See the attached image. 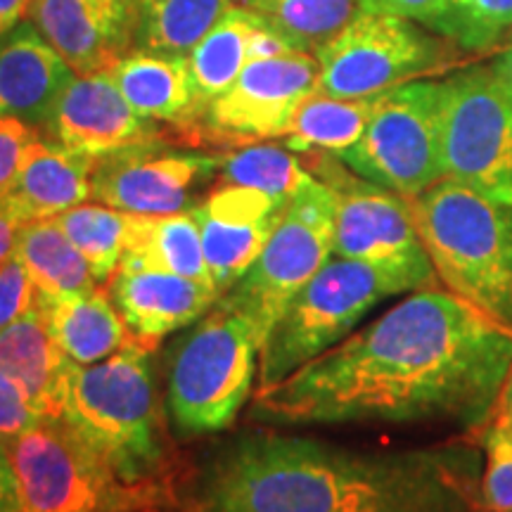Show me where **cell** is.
I'll list each match as a JSON object with an SVG mask.
<instances>
[{
  "label": "cell",
  "instance_id": "obj_26",
  "mask_svg": "<svg viewBox=\"0 0 512 512\" xmlns=\"http://www.w3.org/2000/svg\"><path fill=\"white\" fill-rule=\"evenodd\" d=\"M228 8L230 0H133V38L143 50L188 57Z\"/></svg>",
  "mask_w": 512,
  "mask_h": 512
},
{
  "label": "cell",
  "instance_id": "obj_17",
  "mask_svg": "<svg viewBox=\"0 0 512 512\" xmlns=\"http://www.w3.org/2000/svg\"><path fill=\"white\" fill-rule=\"evenodd\" d=\"M107 292L133 342L145 349L157 347L171 332L185 330L221 299V292L209 285L133 264H119L107 280Z\"/></svg>",
  "mask_w": 512,
  "mask_h": 512
},
{
  "label": "cell",
  "instance_id": "obj_30",
  "mask_svg": "<svg viewBox=\"0 0 512 512\" xmlns=\"http://www.w3.org/2000/svg\"><path fill=\"white\" fill-rule=\"evenodd\" d=\"M309 178L311 174L304 162L290 147L266 143H249L228 155H219V171H216V183L259 190L280 202H290Z\"/></svg>",
  "mask_w": 512,
  "mask_h": 512
},
{
  "label": "cell",
  "instance_id": "obj_37",
  "mask_svg": "<svg viewBox=\"0 0 512 512\" xmlns=\"http://www.w3.org/2000/svg\"><path fill=\"white\" fill-rule=\"evenodd\" d=\"M441 0H358V10L373 12V15H392L413 19V22L430 27V22L437 17Z\"/></svg>",
  "mask_w": 512,
  "mask_h": 512
},
{
  "label": "cell",
  "instance_id": "obj_32",
  "mask_svg": "<svg viewBox=\"0 0 512 512\" xmlns=\"http://www.w3.org/2000/svg\"><path fill=\"white\" fill-rule=\"evenodd\" d=\"M427 29L467 53H484L512 31V0H441Z\"/></svg>",
  "mask_w": 512,
  "mask_h": 512
},
{
  "label": "cell",
  "instance_id": "obj_21",
  "mask_svg": "<svg viewBox=\"0 0 512 512\" xmlns=\"http://www.w3.org/2000/svg\"><path fill=\"white\" fill-rule=\"evenodd\" d=\"M285 50L283 38L273 34L252 10L230 5L226 15L188 53V67L202 114L238 81L249 62Z\"/></svg>",
  "mask_w": 512,
  "mask_h": 512
},
{
  "label": "cell",
  "instance_id": "obj_20",
  "mask_svg": "<svg viewBox=\"0 0 512 512\" xmlns=\"http://www.w3.org/2000/svg\"><path fill=\"white\" fill-rule=\"evenodd\" d=\"M74 366L50 332L41 306L0 332V370L19 384L41 418H62Z\"/></svg>",
  "mask_w": 512,
  "mask_h": 512
},
{
  "label": "cell",
  "instance_id": "obj_29",
  "mask_svg": "<svg viewBox=\"0 0 512 512\" xmlns=\"http://www.w3.org/2000/svg\"><path fill=\"white\" fill-rule=\"evenodd\" d=\"M273 34L292 50L316 53L358 12V0H245Z\"/></svg>",
  "mask_w": 512,
  "mask_h": 512
},
{
  "label": "cell",
  "instance_id": "obj_14",
  "mask_svg": "<svg viewBox=\"0 0 512 512\" xmlns=\"http://www.w3.org/2000/svg\"><path fill=\"white\" fill-rule=\"evenodd\" d=\"M219 155L159 150L157 143L100 157L93 200L138 216H171L200 204L202 185L216 178Z\"/></svg>",
  "mask_w": 512,
  "mask_h": 512
},
{
  "label": "cell",
  "instance_id": "obj_16",
  "mask_svg": "<svg viewBox=\"0 0 512 512\" xmlns=\"http://www.w3.org/2000/svg\"><path fill=\"white\" fill-rule=\"evenodd\" d=\"M27 22L36 27L74 74L110 69L133 38L128 0H31Z\"/></svg>",
  "mask_w": 512,
  "mask_h": 512
},
{
  "label": "cell",
  "instance_id": "obj_24",
  "mask_svg": "<svg viewBox=\"0 0 512 512\" xmlns=\"http://www.w3.org/2000/svg\"><path fill=\"white\" fill-rule=\"evenodd\" d=\"M15 259L27 268L38 299L43 302L93 292L100 285L88 261L62 233L55 219L19 226Z\"/></svg>",
  "mask_w": 512,
  "mask_h": 512
},
{
  "label": "cell",
  "instance_id": "obj_7",
  "mask_svg": "<svg viewBox=\"0 0 512 512\" xmlns=\"http://www.w3.org/2000/svg\"><path fill=\"white\" fill-rule=\"evenodd\" d=\"M411 287L382 268L351 259H330L287 304L259 349L256 392L335 347L377 304Z\"/></svg>",
  "mask_w": 512,
  "mask_h": 512
},
{
  "label": "cell",
  "instance_id": "obj_3",
  "mask_svg": "<svg viewBox=\"0 0 512 512\" xmlns=\"http://www.w3.org/2000/svg\"><path fill=\"white\" fill-rule=\"evenodd\" d=\"M150 349L131 342L93 366H74L62 418L126 484L169 494V446Z\"/></svg>",
  "mask_w": 512,
  "mask_h": 512
},
{
  "label": "cell",
  "instance_id": "obj_6",
  "mask_svg": "<svg viewBox=\"0 0 512 512\" xmlns=\"http://www.w3.org/2000/svg\"><path fill=\"white\" fill-rule=\"evenodd\" d=\"M17 512H155L169 494L126 484L64 418H41L5 444Z\"/></svg>",
  "mask_w": 512,
  "mask_h": 512
},
{
  "label": "cell",
  "instance_id": "obj_9",
  "mask_svg": "<svg viewBox=\"0 0 512 512\" xmlns=\"http://www.w3.org/2000/svg\"><path fill=\"white\" fill-rule=\"evenodd\" d=\"M306 171L335 195V254L396 275L415 290L441 287L406 197L356 176L330 152H306Z\"/></svg>",
  "mask_w": 512,
  "mask_h": 512
},
{
  "label": "cell",
  "instance_id": "obj_12",
  "mask_svg": "<svg viewBox=\"0 0 512 512\" xmlns=\"http://www.w3.org/2000/svg\"><path fill=\"white\" fill-rule=\"evenodd\" d=\"M446 178L512 204V105L486 67L441 79Z\"/></svg>",
  "mask_w": 512,
  "mask_h": 512
},
{
  "label": "cell",
  "instance_id": "obj_43",
  "mask_svg": "<svg viewBox=\"0 0 512 512\" xmlns=\"http://www.w3.org/2000/svg\"><path fill=\"white\" fill-rule=\"evenodd\" d=\"M117 3H121V0H117Z\"/></svg>",
  "mask_w": 512,
  "mask_h": 512
},
{
  "label": "cell",
  "instance_id": "obj_4",
  "mask_svg": "<svg viewBox=\"0 0 512 512\" xmlns=\"http://www.w3.org/2000/svg\"><path fill=\"white\" fill-rule=\"evenodd\" d=\"M408 204L439 285L512 330V204L451 178Z\"/></svg>",
  "mask_w": 512,
  "mask_h": 512
},
{
  "label": "cell",
  "instance_id": "obj_27",
  "mask_svg": "<svg viewBox=\"0 0 512 512\" xmlns=\"http://www.w3.org/2000/svg\"><path fill=\"white\" fill-rule=\"evenodd\" d=\"M380 95L375 98H332L325 93H311L294 112L287 128L285 145L292 152H339L358 143L366 131L370 117L375 114Z\"/></svg>",
  "mask_w": 512,
  "mask_h": 512
},
{
  "label": "cell",
  "instance_id": "obj_42",
  "mask_svg": "<svg viewBox=\"0 0 512 512\" xmlns=\"http://www.w3.org/2000/svg\"><path fill=\"white\" fill-rule=\"evenodd\" d=\"M31 0H0V36L15 29L19 19L27 17V8Z\"/></svg>",
  "mask_w": 512,
  "mask_h": 512
},
{
  "label": "cell",
  "instance_id": "obj_41",
  "mask_svg": "<svg viewBox=\"0 0 512 512\" xmlns=\"http://www.w3.org/2000/svg\"><path fill=\"white\" fill-rule=\"evenodd\" d=\"M17 233L19 223L15 219H10V216L0 209V264H5V261L15 256Z\"/></svg>",
  "mask_w": 512,
  "mask_h": 512
},
{
  "label": "cell",
  "instance_id": "obj_31",
  "mask_svg": "<svg viewBox=\"0 0 512 512\" xmlns=\"http://www.w3.org/2000/svg\"><path fill=\"white\" fill-rule=\"evenodd\" d=\"M202 230L204 259H207L211 280L221 294L228 292L249 271V266L259 259L261 249L271 238L273 228L280 219L271 221H223L204 214L202 209H192Z\"/></svg>",
  "mask_w": 512,
  "mask_h": 512
},
{
  "label": "cell",
  "instance_id": "obj_10",
  "mask_svg": "<svg viewBox=\"0 0 512 512\" xmlns=\"http://www.w3.org/2000/svg\"><path fill=\"white\" fill-rule=\"evenodd\" d=\"M335 157L406 200L444 181L441 81L418 79L382 93L358 143Z\"/></svg>",
  "mask_w": 512,
  "mask_h": 512
},
{
  "label": "cell",
  "instance_id": "obj_44",
  "mask_svg": "<svg viewBox=\"0 0 512 512\" xmlns=\"http://www.w3.org/2000/svg\"><path fill=\"white\" fill-rule=\"evenodd\" d=\"M242 3H245V0H242Z\"/></svg>",
  "mask_w": 512,
  "mask_h": 512
},
{
  "label": "cell",
  "instance_id": "obj_5",
  "mask_svg": "<svg viewBox=\"0 0 512 512\" xmlns=\"http://www.w3.org/2000/svg\"><path fill=\"white\" fill-rule=\"evenodd\" d=\"M259 342L238 311L216 302L166 356V406L181 437L221 432L254 387Z\"/></svg>",
  "mask_w": 512,
  "mask_h": 512
},
{
  "label": "cell",
  "instance_id": "obj_8",
  "mask_svg": "<svg viewBox=\"0 0 512 512\" xmlns=\"http://www.w3.org/2000/svg\"><path fill=\"white\" fill-rule=\"evenodd\" d=\"M335 254V195L311 176L287 204L278 226L249 271L221 294L238 311L256 342H266L287 304Z\"/></svg>",
  "mask_w": 512,
  "mask_h": 512
},
{
  "label": "cell",
  "instance_id": "obj_40",
  "mask_svg": "<svg viewBox=\"0 0 512 512\" xmlns=\"http://www.w3.org/2000/svg\"><path fill=\"white\" fill-rule=\"evenodd\" d=\"M489 422L501 425V427H505V430L512 432V366L508 370V375H505L501 394H498L496 408H494V413H491Z\"/></svg>",
  "mask_w": 512,
  "mask_h": 512
},
{
  "label": "cell",
  "instance_id": "obj_13",
  "mask_svg": "<svg viewBox=\"0 0 512 512\" xmlns=\"http://www.w3.org/2000/svg\"><path fill=\"white\" fill-rule=\"evenodd\" d=\"M318 79L316 53L285 50L256 57L242 69L238 81L204 110L207 133L195 126L192 138L211 136L240 145L285 138L297 107L318 91Z\"/></svg>",
  "mask_w": 512,
  "mask_h": 512
},
{
  "label": "cell",
  "instance_id": "obj_22",
  "mask_svg": "<svg viewBox=\"0 0 512 512\" xmlns=\"http://www.w3.org/2000/svg\"><path fill=\"white\" fill-rule=\"evenodd\" d=\"M110 74L140 117L176 126H192V121L202 117L188 57L140 48L121 55Z\"/></svg>",
  "mask_w": 512,
  "mask_h": 512
},
{
  "label": "cell",
  "instance_id": "obj_23",
  "mask_svg": "<svg viewBox=\"0 0 512 512\" xmlns=\"http://www.w3.org/2000/svg\"><path fill=\"white\" fill-rule=\"evenodd\" d=\"M38 306L46 313L50 332L60 349L76 366H93L105 361L107 356L117 354L133 342L110 292L100 287L55 302L38 299Z\"/></svg>",
  "mask_w": 512,
  "mask_h": 512
},
{
  "label": "cell",
  "instance_id": "obj_33",
  "mask_svg": "<svg viewBox=\"0 0 512 512\" xmlns=\"http://www.w3.org/2000/svg\"><path fill=\"white\" fill-rule=\"evenodd\" d=\"M484 451L482 510L512 512V432L501 425H489L479 432Z\"/></svg>",
  "mask_w": 512,
  "mask_h": 512
},
{
  "label": "cell",
  "instance_id": "obj_28",
  "mask_svg": "<svg viewBox=\"0 0 512 512\" xmlns=\"http://www.w3.org/2000/svg\"><path fill=\"white\" fill-rule=\"evenodd\" d=\"M121 264L174 273L181 275V278L195 280V283L214 287L207 259H204L200 223H197L192 211L155 216L145 238L124 256Z\"/></svg>",
  "mask_w": 512,
  "mask_h": 512
},
{
  "label": "cell",
  "instance_id": "obj_45",
  "mask_svg": "<svg viewBox=\"0 0 512 512\" xmlns=\"http://www.w3.org/2000/svg\"><path fill=\"white\" fill-rule=\"evenodd\" d=\"M482 512H484V510H482Z\"/></svg>",
  "mask_w": 512,
  "mask_h": 512
},
{
  "label": "cell",
  "instance_id": "obj_34",
  "mask_svg": "<svg viewBox=\"0 0 512 512\" xmlns=\"http://www.w3.org/2000/svg\"><path fill=\"white\" fill-rule=\"evenodd\" d=\"M38 306V292L27 268L12 256L0 264V332Z\"/></svg>",
  "mask_w": 512,
  "mask_h": 512
},
{
  "label": "cell",
  "instance_id": "obj_18",
  "mask_svg": "<svg viewBox=\"0 0 512 512\" xmlns=\"http://www.w3.org/2000/svg\"><path fill=\"white\" fill-rule=\"evenodd\" d=\"M100 157L36 138L24 155L22 169L0 200V209L19 226L55 219L93 197V174Z\"/></svg>",
  "mask_w": 512,
  "mask_h": 512
},
{
  "label": "cell",
  "instance_id": "obj_38",
  "mask_svg": "<svg viewBox=\"0 0 512 512\" xmlns=\"http://www.w3.org/2000/svg\"><path fill=\"white\" fill-rule=\"evenodd\" d=\"M17 484L8 460V451L0 444V512H17Z\"/></svg>",
  "mask_w": 512,
  "mask_h": 512
},
{
  "label": "cell",
  "instance_id": "obj_39",
  "mask_svg": "<svg viewBox=\"0 0 512 512\" xmlns=\"http://www.w3.org/2000/svg\"><path fill=\"white\" fill-rule=\"evenodd\" d=\"M486 69H489L491 79H494L498 91H501L505 95V100L512 105V46L501 50V53L494 57V62H491Z\"/></svg>",
  "mask_w": 512,
  "mask_h": 512
},
{
  "label": "cell",
  "instance_id": "obj_25",
  "mask_svg": "<svg viewBox=\"0 0 512 512\" xmlns=\"http://www.w3.org/2000/svg\"><path fill=\"white\" fill-rule=\"evenodd\" d=\"M155 216H138L107 204H79L55 216L62 233L72 240L100 283H107L124 256L145 238Z\"/></svg>",
  "mask_w": 512,
  "mask_h": 512
},
{
  "label": "cell",
  "instance_id": "obj_36",
  "mask_svg": "<svg viewBox=\"0 0 512 512\" xmlns=\"http://www.w3.org/2000/svg\"><path fill=\"white\" fill-rule=\"evenodd\" d=\"M41 415L34 411L27 394L19 389L15 380L0 370V444H8L29 427H34Z\"/></svg>",
  "mask_w": 512,
  "mask_h": 512
},
{
  "label": "cell",
  "instance_id": "obj_11",
  "mask_svg": "<svg viewBox=\"0 0 512 512\" xmlns=\"http://www.w3.org/2000/svg\"><path fill=\"white\" fill-rule=\"evenodd\" d=\"M316 57L318 91L358 100L441 72L451 62V50L413 19L358 10L347 27L316 50Z\"/></svg>",
  "mask_w": 512,
  "mask_h": 512
},
{
  "label": "cell",
  "instance_id": "obj_2",
  "mask_svg": "<svg viewBox=\"0 0 512 512\" xmlns=\"http://www.w3.org/2000/svg\"><path fill=\"white\" fill-rule=\"evenodd\" d=\"M484 451L467 441L361 451L242 432L200 458L185 512H482Z\"/></svg>",
  "mask_w": 512,
  "mask_h": 512
},
{
  "label": "cell",
  "instance_id": "obj_1",
  "mask_svg": "<svg viewBox=\"0 0 512 512\" xmlns=\"http://www.w3.org/2000/svg\"><path fill=\"white\" fill-rule=\"evenodd\" d=\"M512 366V330L444 287H425L285 380L254 394L280 425L446 420L489 425Z\"/></svg>",
  "mask_w": 512,
  "mask_h": 512
},
{
  "label": "cell",
  "instance_id": "obj_15",
  "mask_svg": "<svg viewBox=\"0 0 512 512\" xmlns=\"http://www.w3.org/2000/svg\"><path fill=\"white\" fill-rule=\"evenodd\" d=\"M46 128L69 150L91 157L159 143L155 121L140 117L114 83L110 69L76 74L67 83Z\"/></svg>",
  "mask_w": 512,
  "mask_h": 512
},
{
  "label": "cell",
  "instance_id": "obj_19",
  "mask_svg": "<svg viewBox=\"0 0 512 512\" xmlns=\"http://www.w3.org/2000/svg\"><path fill=\"white\" fill-rule=\"evenodd\" d=\"M72 79V67L31 22L0 36V117L46 126Z\"/></svg>",
  "mask_w": 512,
  "mask_h": 512
},
{
  "label": "cell",
  "instance_id": "obj_35",
  "mask_svg": "<svg viewBox=\"0 0 512 512\" xmlns=\"http://www.w3.org/2000/svg\"><path fill=\"white\" fill-rule=\"evenodd\" d=\"M38 136V128L15 117H0V200L12 188L24 155Z\"/></svg>",
  "mask_w": 512,
  "mask_h": 512
}]
</instances>
